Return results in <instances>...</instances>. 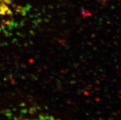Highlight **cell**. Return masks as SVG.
I'll use <instances>...</instances> for the list:
<instances>
[{
	"label": "cell",
	"instance_id": "obj_1",
	"mask_svg": "<svg viewBox=\"0 0 121 120\" xmlns=\"http://www.w3.org/2000/svg\"><path fill=\"white\" fill-rule=\"evenodd\" d=\"M11 2V0H0V9L3 8L7 6V4H9Z\"/></svg>",
	"mask_w": 121,
	"mask_h": 120
},
{
	"label": "cell",
	"instance_id": "obj_2",
	"mask_svg": "<svg viewBox=\"0 0 121 120\" xmlns=\"http://www.w3.org/2000/svg\"><path fill=\"white\" fill-rule=\"evenodd\" d=\"M15 120H30L29 118H18V119H16Z\"/></svg>",
	"mask_w": 121,
	"mask_h": 120
}]
</instances>
